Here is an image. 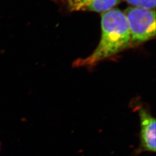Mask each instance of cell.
Listing matches in <instances>:
<instances>
[{
  "mask_svg": "<svg viewBox=\"0 0 156 156\" xmlns=\"http://www.w3.org/2000/svg\"><path fill=\"white\" fill-rule=\"evenodd\" d=\"M121 0H66L71 11H90L104 13L113 9Z\"/></svg>",
  "mask_w": 156,
  "mask_h": 156,
  "instance_id": "obj_4",
  "label": "cell"
},
{
  "mask_svg": "<svg viewBox=\"0 0 156 156\" xmlns=\"http://www.w3.org/2000/svg\"><path fill=\"white\" fill-rule=\"evenodd\" d=\"M140 117V145L132 156H138L145 152L155 153L156 147V121L151 112L144 106L136 107Z\"/></svg>",
  "mask_w": 156,
  "mask_h": 156,
  "instance_id": "obj_3",
  "label": "cell"
},
{
  "mask_svg": "<svg viewBox=\"0 0 156 156\" xmlns=\"http://www.w3.org/2000/svg\"><path fill=\"white\" fill-rule=\"evenodd\" d=\"M124 13L128 22L131 45L138 44L156 35V12L154 9L131 6Z\"/></svg>",
  "mask_w": 156,
  "mask_h": 156,
  "instance_id": "obj_2",
  "label": "cell"
},
{
  "mask_svg": "<svg viewBox=\"0 0 156 156\" xmlns=\"http://www.w3.org/2000/svg\"><path fill=\"white\" fill-rule=\"evenodd\" d=\"M101 37L94 51L87 58L78 60L77 66H92L114 56L131 45L128 22L123 12L112 9L102 13Z\"/></svg>",
  "mask_w": 156,
  "mask_h": 156,
  "instance_id": "obj_1",
  "label": "cell"
},
{
  "mask_svg": "<svg viewBox=\"0 0 156 156\" xmlns=\"http://www.w3.org/2000/svg\"><path fill=\"white\" fill-rule=\"evenodd\" d=\"M131 5L135 7L154 9L156 0H125Z\"/></svg>",
  "mask_w": 156,
  "mask_h": 156,
  "instance_id": "obj_5",
  "label": "cell"
}]
</instances>
